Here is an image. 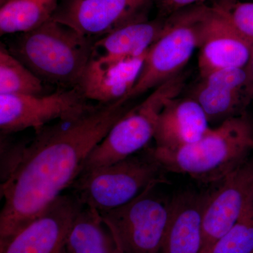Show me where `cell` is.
<instances>
[{
    "mask_svg": "<svg viewBox=\"0 0 253 253\" xmlns=\"http://www.w3.org/2000/svg\"><path fill=\"white\" fill-rule=\"evenodd\" d=\"M148 50L126 59L93 53L77 87L88 101L123 104V99L135 85Z\"/></svg>",
    "mask_w": 253,
    "mask_h": 253,
    "instance_id": "obj_13",
    "label": "cell"
},
{
    "mask_svg": "<svg viewBox=\"0 0 253 253\" xmlns=\"http://www.w3.org/2000/svg\"><path fill=\"white\" fill-rule=\"evenodd\" d=\"M211 8L240 36L253 44V2L225 0Z\"/></svg>",
    "mask_w": 253,
    "mask_h": 253,
    "instance_id": "obj_22",
    "label": "cell"
},
{
    "mask_svg": "<svg viewBox=\"0 0 253 253\" xmlns=\"http://www.w3.org/2000/svg\"><path fill=\"white\" fill-rule=\"evenodd\" d=\"M166 172L151 149L109 166L81 174L73 183V194L82 204L99 211L131 202L150 188L167 182Z\"/></svg>",
    "mask_w": 253,
    "mask_h": 253,
    "instance_id": "obj_4",
    "label": "cell"
},
{
    "mask_svg": "<svg viewBox=\"0 0 253 253\" xmlns=\"http://www.w3.org/2000/svg\"><path fill=\"white\" fill-rule=\"evenodd\" d=\"M209 192L203 219V249L208 253L253 202V158H249Z\"/></svg>",
    "mask_w": 253,
    "mask_h": 253,
    "instance_id": "obj_11",
    "label": "cell"
},
{
    "mask_svg": "<svg viewBox=\"0 0 253 253\" xmlns=\"http://www.w3.org/2000/svg\"><path fill=\"white\" fill-rule=\"evenodd\" d=\"M185 81L181 72L156 87L140 104L128 109L91 151L80 175L144 151L154 138L158 116L165 104L179 96Z\"/></svg>",
    "mask_w": 253,
    "mask_h": 253,
    "instance_id": "obj_5",
    "label": "cell"
},
{
    "mask_svg": "<svg viewBox=\"0 0 253 253\" xmlns=\"http://www.w3.org/2000/svg\"><path fill=\"white\" fill-rule=\"evenodd\" d=\"M94 42L50 19L36 29L21 33L7 48L43 83L68 89L79 84L92 57Z\"/></svg>",
    "mask_w": 253,
    "mask_h": 253,
    "instance_id": "obj_3",
    "label": "cell"
},
{
    "mask_svg": "<svg viewBox=\"0 0 253 253\" xmlns=\"http://www.w3.org/2000/svg\"><path fill=\"white\" fill-rule=\"evenodd\" d=\"M248 72H249L250 87H251V96L253 100V45L251 51V58L247 65Z\"/></svg>",
    "mask_w": 253,
    "mask_h": 253,
    "instance_id": "obj_24",
    "label": "cell"
},
{
    "mask_svg": "<svg viewBox=\"0 0 253 253\" xmlns=\"http://www.w3.org/2000/svg\"><path fill=\"white\" fill-rule=\"evenodd\" d=\"M66 253H120L99 211L83 206L68 234Z\"/></svg>",
    "mask_w": 253,
    "mask_h": 253,
    "instance_id": "obj_18",
    "label": "cell"
},
{
    "mask_svg": "<svg viewBox=\"0 0 253 253\" xmlns=\"http://www.w3.org/2000/svg\"><path fill=\"white\" fill-rule=\"evenodd\" d=\"M208 9V6H196L174 13L166 20L162 34L148 50L135 85L123 104L182 72L198 49L200 26Z\"/></svg>",
    "mask_w": 253,
    "mask_h": 253,
    "instance_id": "obj_6",
    "label": "cell"
},
{
    "mask_svg": "<svg viewBox=\"0 0 253 253\" xmlns=\"http://www.w3.org/2000/svg\"><path fill=\"white\" fill-rule=\"evenodd\" d=\"M94 107L78 87L61 89L48 95L0 94V131L7 135L51 121H68Z\"/></svg>",
    "mask_w": 253,
    "mask_h": 253,
    "instance_id": "obj_8",
    "label": "cell"
},
{
    "mask_svg": "<svg viewBox=\"0 0 253 253\" xmlns=\"http://www.w3.org/2000/svg\"><path fill=\"white\" fill-rule=\"evenodd\" d=\"M209 121L199 103L190 97L169 100L158 116L155 147L175 150L199 140L210 129Z\"/></svg>",
    "mask_w": 253,
    "mask_h": 253,
    "instance_id": "obj_16",
    "label": "cell"
},
{
    "mask_svg": "<svg viewBox=\"0 0 253 253\" xmlns=\"http://www.w3.org/2000/svg\"><path fill=\"white\" fill-rule=\"evenodd\" d=\"M9 1V0H0V6H1V5L5 4V3H6V1Z\"/></svg>",
    "mask_w": 253,
    "mask_h": 253,
    "instance_id": "obj_25",
    "label": "cell"
},
{
    "mask_svg": "<svg viewBox=\"0 0 253 253\" xmlns=\"http://www.w3.org/2000/svg\"><path fill=\"white\" fill-rule=\"evenodd\" d=\"M61 0H9L0 6V35L23 33L49 21Z\"/></svg>",
    "mask_w": 253,
    "mask_h": 253,
    "instance_id": "obj_19",
    "label": "cell"
},
{
    "mask_svg": "<svg viewBox=\"0 0 253 253\" xmlns=\"http://www.w3.org/2000/svg\"><path fill=\"white\" fill-rule=\"evenodd\" d=\"M150 149L166 172L186 174L205 184L219 182L249 159L253 124L244 114L211 128L199 140L179 149Z\"/></svg>",
    "mask_w": 253,
    "mask_h": 253,
    "instance_id": "obj_2",
    "label": "cell"
},
{
    "mask_svg": "<svg viewBox=\"0 0 253 253\" xmlns=\"http://www.w3.org/2000/svg\"><path fill=\"white\" fill-rule=\"evenodd\" d=\"M127 110L118 102L99 104L77 118L36 131L18 167L1 184L0 242L71 187L91 151Z\"/></svg>",
    "mask_w": 253,
    "mask_h": 253,
    "instance_id": "obj_1",
    "label": "cell"
},
{
    "mask_svg": "<svg viewBox=\"0 0 253 253\" xmlns=\"http://www.w3.org/2000/svg\"><path fill=\"white\" fill-rule=\"evenodd\" d=\"M201 0H158L160 11L163 15H172Z\"/></svg>",
    "mask_w": 253,
    "mask_h": 253,
    "instance_id": "obj_23",
    "label": "cell"
},
{
    "mask_svg": "<svg viewBox=\"0 0 253 253\" xmlns=\"http://www.w3.org/2000/svg\"><path fill=\"white\" fill-rule=\"evenodd\" d=\"M209 192L183 191L169 201V219L161 253H201L203 219Z\"/></svg>",
    "mask_w": 253,
    "mask_h": 253,
    "instance_id": "obj_15",
    "label": "cell"
},
{
    "mask_svg": "<svg viewBox=\"0 0 253 253\" xmlns=\"http://www.w3.org/2000/svg\"><path fill=\"white\" fill-rule=\"evenodd\" d=\"M253 45L208 7L199 30L198 63L201 78L221 70L246 67Z\"/></svg>",
    "mask_w": 253,
    "mask_h": 253,
    "instance_id": "obj_14",
    "label": "cell"
},
{
    "mask_svg": "<svg viewBox=\"0 0 253 253\" xmlns=\"http://www.w3.org/2000/svg\"><path fill=\"white\" fill-rule=\"evenodd\" d=\"M204 109L210 123L246 114L252 101L247 66L221 70L201 78L190 94Z\"/></svg>",
    "mask_w": 253,
    "mask_h": 253,
    "instance_id": "obj_12",
    "label": "cell"
},
{
    "mask_svg": "<svg viewBox=\"0 0 253 253\" xmlns=\"http://www.w3.org/2000/svg\"><path fill=\"white\" fill-rule=\"evenodd\" d=\"M83 207L74 195H61L34 219L0 242V253H66L68 234Z\"/></svg>",
    "mask_w": 253,
    "mask_h": 253,
    "instance_id": "obj_9",
    "label": "cell"
},
{
    "mask_svg": "<svg viewBox=\"0 0 253 253\" xmlns=\"http://www.w3.org/2000/svg\"><path fill=\"white\" fill-rule=\"evenodd\" d=\"M152 0H61L51 19L94 40L146 21Z\"/></svg>",
    "mask_w": 253,
    "mask_h": 253,
    "instance_id": "obj_10",
    "label": "cell"
},
{
    "mask_svg": "<svg viewBox=\"0 0 253 253\" xmlns=\"http://www.w3.org/2000/svg\"><path fill=\"white\" fill-rule=\"evenodd\" d=\"M43 90V82L1 43L0 94L41 95Z\"/></svg>",
    "mask_w": 253,
    "mask_h": 253,
    "instance_id": "obj_20",
    "label": "cell"
},
{
    "mask_svg": "<svg viewBox=\"0 0 253 253\" xmlns=\"http://www.w3.org/2000/svg\"><path fill=\"white\" fill-rule=\"evenodd\" d=\"M156 187L121 207L99 211L120 253H161L169 207Z\"/></svg>",
    "mask_w": 253,
    "mask_h": 253,
    "instance_id": "obj_7",
    "label": "cell"
},
{
    "mask_svg": "<svg viewBox=\"0 0 253 253\" xmlns=\"http://www.w3.org/2000/svg\"><path fill=\"white\" fill-rule=\"evenodd\" d=\"M166 21H139L111 32L94 42V54L119 59L136 57L146 52L162 34Z\"/></svg>",
    "mask_w": 253,
    "mask_h": 253,
    "instance_id": "obj_17",
    "label": "cell"
},
{
    "mask_svg": "<svg viewBox=\"0 0 253 253\" xmlns=\"http://www.w3.org/2000/svg\"><path fill=\"white\" fill-rule=\"evenodd\" d=\"M208 253H253V202Z\"/></svg>",
    "mask_w": 253,
    "mask_h": 253,
    "instance_id": "obj_21",
    "label": "cell"
}]
</instances>
